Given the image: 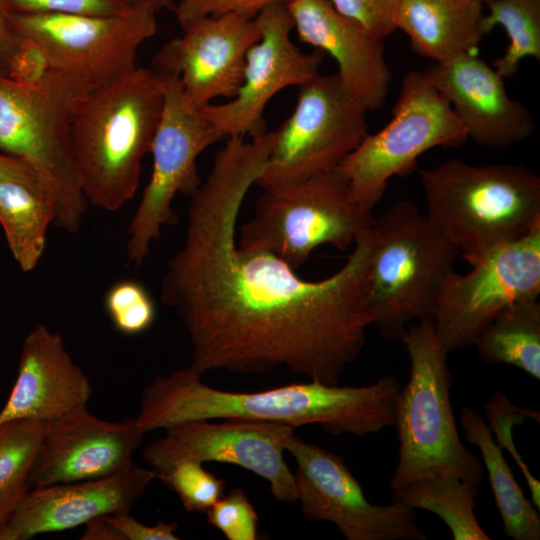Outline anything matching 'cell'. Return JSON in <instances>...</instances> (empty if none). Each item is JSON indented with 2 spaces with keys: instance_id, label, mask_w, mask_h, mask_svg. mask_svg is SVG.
<instances>
[{
  "instance_id": "cell-1",
  "label": "cell",
  "mask_w": 540,
  "mask_h": 540,
  "mask_svg": "<svg viewBox=\"0 0 540 540\" xmlns=\"http://www.w3.org/2000/svg\"><path fill=\"white\" fill-rule=\"evenodd\" d=\"M226 139L190 196L183 245L161 281V302L177 313L190 341L189 366L201 376L285 368L339 384L372 326L370 229L356 240L346 263L320 281L300 278L270 252L239 247V212L265 167L274 135Z\"/></svg>"
},
{
  "instance_id": "cell-2",
  "label": "cell",
  "mask_w": 540,
  "mask_h": 540,
  "mask_svg": "<svg viewBox=\"0 0 540 540\" xmlns=\"http://www.w3.org/2000/svg\"><path fill=\"white\" fill-rule=\"evenodd\" d=\"M201 377L190 366L157 375L143 388L138 425L148 433L190 420L240 418L364 437L394 427L401 389L393 374L364 386L309 380L255 392L213 388Z\"/></svg>"
},
{
  "instance_id": "cell-3",
  "label": "cell",
  "mask_w": 540,
  "mask_h": 540,
  "mask_svg": "<svg viewBox=\"0 0 540 540\" xmlns=\"http://www.w3.org/2000/svg\"><path fill=\"white\" fill-rule=\"evenodd\" d=\"M163 101L160 76L151 68L136 67L95 87L79 103L71 122V143L88 204L116 211L135 196Z\"/></svg>"
},
{
  "instance_id": "cell-4",
  "label": "cell",
  "mask_w": 540,
  "mask_h": 540,
  "mask_svg": "<svg viewBox=\"0 0 540 540\" xmlns=\"http://www.w3.org/2000/svg\"><path fill=\"white\" fill-rule=\"evenodd\" d=\"M95 87L88 79L46 66L29 81L0 71V149L25 162L53 201V225L77 233L87 210L77 178L71 122Z\"/></svg>"
},
{
  "instance_id": "cell-5",
  "label": "cell",
  "mask_w": 540,
  "mask_h": 540,
  "mask_svg": "<svg viewBox=\"0 0 540 540\" xmlns=\"http://www.w3.org/2000/svg\"><path fill=\"white\" fill-rule=\"evenodd\" d=\"M419 175L427 217L470 265L540 224V178L524 165L450 159Z\"/></svg>"
},
{
  "instance_id": "cell-6",
  "label": "cell",
  "mask_w": 540,
  "mask_h": 540,
  "mask_svg": "<svg viewBox=\"0 0 540 540\" xmlns=\"http://www.w3.org/2000/svg\"><path fill=\"white\" fill-rule=\"evenodd\" d=\"M402 343L409 358V376L396 402L399 452L391 492L443 475L480 486L484 468L461 441L450 399L448 353L439 343L432 321L410 325Z\"/></svg>"
},
{
  "instance_id": "cell-7",
  "label": "cell",
  "mask_w": 540,
  "mask_h": 540,
  "mask_svg": "<svg viewBox=\"0 0 540 540\" xmlns=\"http://www.w3.org/2000/svg\"><path fill=\"white\" fill-rule=\"evenodd\" d=\"M368 310L382 339L400 341L412 321L432 320L459 248L412 202L402 200L370 228Z\"/></svg>"
},
{
  "instance_id": "cell-8",
  "label": "cell",
  "mask_w": 540,
  "mask_h": 540,
  "mask_svg": "<svg viewBox=\"0 0 540 540\" xmlns=\"http://www.w3.org/2000/svg\"><path fill=\"white\" fill-rule=\"evenodd\" d=\"M262 190L237 244L270 252L293 270L321 245L347 250L374 220L372 212L352 199L338 169Z\"/></svg>"
},
{
  "instance_id": "cell-9",
  "label": "cell",
  "mask_w": 540,
  "mask_h": 540,
  "mask_svg": "<svg viewBox=\"0 0 540 540\" xmlns=\"http://www.w3.org/2000/svg\"><path fill=\"white\" fill-rule=\"evenodd\" d=\"M467 139L461 120L426 71H411L402 79L391 120L368 133L337 169L352 199L371 212L390 179L414 169L424 152L456 148Z\"/></svg>"
},
{
  "instance_id": "cell-10",
  "label": "cell",
  "mask_w": 540,
  "mask_h": 540,
  "mask_svg": "<svg viewBox=\"0 0 540 540\" xmlns=\"http://www.w3.org/2000/svg\"><path fill=\"white\" fill-rule=\"evenodd\" d=\"M367 112L337 72L317 74L299 87L293 112L274 130L256 184L283 186L336 170L369 133Z\"/></svg>"
},
{
  "instance_id": "cell-11",
  "label": "cell",
  "mask_w": 540,
  "mask_h": 540,
  "mask_svg": "<svg viewBox=\"0 0 540 540\" xmlns=\"http://www.w3.org/2000/svg\"><path fill=\"white\" fill-rule=\"evenodd\" d=\"M158 75L163 83L164 101L150 148L152 174L127 229V261L136 266L147 257L162 227L178 223L172 207L175 196L190 197L200 186V154L226 139L202 111L186 101L178 75Z\"/></svg>"
},
{
  "instance_id": "cell-12",
  "label": "cell",
  "mask_w": 540,
  "mask_h": 540,
  "mask_svg": "<svg viewBox=\"0 0 540 540\" xmlns=\"http://www.w3.org/2000/svg\"><path fill=\"white\" fill-rule=\"evenodd\" d=\"M156 14L147 5H130L108 15L7 13L14 30L46 66L80 75L96 86L137 67L139 48L157 30Z\"/></svg>"
},
{
  "instance_id": "cell-13",
  "label": "cell",
  "mask_w": 540,
  "mask_h": 540,
  "mask_svg": "<svg viewBox=\"0 0 540 540\" xmlns=\"http://www.w3.org/2000/svg\"><path fill=\"white\" fill-rule=\"evenodd\" d=\"M464 275L451 273L439 292L432 323L449 354L469 347L505 307L540 294V224L494 249Z\"/></svg>"
},
{
  "instance_id": "cell-14",
  "label": "cell",
  "mask_w": 540,
  "mask_h": 540,
  "mask_svg": "<svg viewBox=\"0 0 540 540\" xmlns=\"http://www.w3.org/2000/svg\"><path fill=\"white\" fill-rule=\"evenodd\" d=\"M285 451L296 462V501L304 518L334 524L347 540H427L415 509L371 503L345 460L294 433Z\"/></svg>"
},
{
  "instance_id": "cell-15",
  "label": "cell",
  "mask_w": 540,
  "mask_h": 540,
  "mask_svg": "<svg viewBox=\"0 0 540 540\" xmlns=\"http://www.w3.org/2000/svg\"><path fill=\"white\" fill-rule=\"evenodd\" d=\"M220 420H190L165 428L164 436L145 446L144 460L153 472L184 459L237 465L266 480L276 500L296 502L294 473L283 457L285 441L296 428L271 421Z\"/></svg>"
},
{
  "instance_id": "cell-16",
  "label": "cell",
  "mask_w": 540,
  "mask_h": 540,
  "mask_svg": "<svg viewBox=\"0 0 540 540\" xmlns=\"http://www.w3.org/2000/svg\"><path fill=\"white\" fill-rule=\"evenodd\" d=\"M259 40L247 52L236 95L201 111L225 138H251L267 131L264 111L281 90L302 86L319 74L325 54L303 52L291 39L292 18L284 3L272 4L256 17Z\"/></svg>"
},
{
  "instance_id": "cell-17",
  "label": "cell",
  "mask_w": 540,
  "mask_h": 540,
  "mask_svg": "<svg viewBox=\"0 0 540 540\" xmlns=\"http://www.w3.org/2000/svg\"><path fill=\"white\" fill-rule=\"evenodd\" d=\"M182 31L161 46L150 68L178 75L186 101L197 110L216 98L232 99L242 83L247 52L260 38L256 19L236 13L209 15Z\"/></svg>"
},
{
  "instance_id": "cell-18",
  "label": "cell",
  "mask_w": 540,
  "mask_h": 540,
  "mask_svg": "<svg viewBox=\"0 0 540 540\" xmlns=\"http://www.w3.org/2000/svg\"><path fill=\"white\" fill-rule=\"evenodd\" d=\"M145 434L135 417L111 422L87 407L74 410L47 423L28 485L33 489L115 474L135 463Z\"/></svg>"
},
{
  "instance_id": "cell-19",
  "label": "cell",
  "mask_w": 540,
  "mask_h": 540,
  "mask_svg": "<svg viewBox=\"0 0 540 540\" xmlns=\"http://www.w3.org/2000/svg\"><path fill=\"white\" fill-rule=\"evenodd\" d=\"M153 479L152 470L133 463L106 477L30 489L0 540H27L73 529L100 516L130 513Z\"/></svg>"
},
{
  "instance_id": "cell-20",
  "label": "cell",
  "mask_w": 540,
  "mask_h": 540,
  "mask_svg": "<svg viewBox=\"0 0 540 540\" xmlns=\"http://www.w3.org/2000/svg\"><path fill=\"white\" fill-rule=\"evenodd\" d=\"M425 71L477 145L504 149L534 134L528 108L509 97L504 78L476 53L435 63Z\"/></svg>"
},
{
  "instance_id": "cell-21",
  "label": "cell",
  "mask_w": 540,
  "mask_h": 540,
  "mask_svg": "<svg viewBox=\"0 0 540 540\" xmlns=\"http://www.w3.org/2000/svg\"><path fill=\"white\" fill-rule=\"evenodd\" d=\"M284 5L299 40L335 60L342 82L367 111L382 108L392 79L383 39L341 14L330 0H286Z\"/></svg>"
},
{
  "instance_id": "cell-22",
  "label": "cell",
  "mask_w": 540,
  "mask_h": 540,
  "mask_svg": "<svg viewBox=\"0 0 540 540\" xmlns=\"http://www.w3.org/2000/svg\"><path fill=\"white\" fill-rule=\"evenodd\" d=\"M91 394L90 380L73 361L62 336L38 324L24 338L0 425L15 420L53 421L87 407Z\"/></svg>"
},
{
  "instance_id": "cell-23",
  "label": "cell",
  "mask_w": 540,
  "mask_h": 540,
  "mask_svg": "<svg viewBox=\"0 0 540 540\" xmlns=\"http://www.w3.org/2000/svg\"><path fill=\"white\" fill-rule=\"evenodd\" d=\"M481 0H398L393 15L413 51L440 63L475 53L483 36Z\"/></svg>"
},
{
  "instance_id": "cell-24",
  "label": "cell",
  "mask_w": 540,
  "mask_h": 540,
  "mask_svg": "<svg viewBox=\"0 0 540 540\" xmlns=\"http://www.w3.org/2000/svg\"><path fill=\"white\" fill-rule=\"evenodd\" d=\"M460 426L467 441L481 453L505 535L514 540H539V510L516 482L488 423L476 410L464 407Z\"/></svg>"
},
{
  "instance_id": "cell-25",
  "label": "cell",
  "mask_w": 540,
  "mask_h": 540,
  "mask_svg": "<svg viewBox=\"0 0 540 540\" xmlns=\"http://www.w3.org/2000/svg\"><path fill=\"white\" fill-rule=\"evenodd\" d=\"M54 215V203L40 186L0 180V225L22 271L30 272L38 265Z\"/></svg>"
},
{
  "instance_id": "cell-26",
  "label": "cell",
  "mask_w": 540,
  "mask_h": 540,
  "mask_svg": "<svg viewBox=\"0 0 540 540\" xmlns=\"http://www.w3.org/2000/svg\"><path fill=\"white\" fill-rule=\"evenodd\" d=\"M479 357L507 364L540 379V303L538 298L513 302L500 311L477 337Z\"/></svg>"
},
{
  "instance_id": "cell-27",
  "label": "cell",
  "mask_w": 540,
  "mask_h": 540,
  "mask_svg": "<svg viewBox=\"0 0 540 540\" xmlns=\"http://www.w3.org/2000/svg\"><path fill=\"white\" fill-rule=\"evenodd\" d=\"M480 486L454 475L417 481L393 492V501L429 511L443 520L454 540H490L475 516Z\"/></svg>"
},
{
  "instance_id": "cell-28",
  "label": "cell",
  "mask_w": 540,
  "mask_h": 540,
  "mask_svg": "<svg viewBox=\"0 0 540 540\" xmlns=\"http://www.w3.org/2000/svg\"><path fill=\"white\" fill-rule=\"evenodd\" d=\"M48 422L15 420L0 425V539L30 490L28 475Z\"/></svg>"
},
{
  "instance_id": "cell-29",
  "label": "cell",
  "mask_w": 540,
  "mask_h": 540,
  "mask_svg": "<svg viewBox=\"0 0 540 540\" xmlns=\"http://www.w3.org/2000/svg\"><path fill=\"white\" fill-rule=\"evenodd\" d=\"M487 6L483 33L501 26L509 39L505 53L495 59L493 67L502 78H511L525 58L540 60V0H493Z\"/></svg>"
},
{
  "instance_id": "cell-30",
  "label": "cell",
  "mask_w": 540,
  "mask_h": 540,
  "mask_svg": "<svg viewBox=\"0 0 540 540\" xmlns=\"http://www.w3.org/2000/svg\"><path fill=\"white\" fill-rule=\"evenodd\" d=\"M166 487L179 498L188 513H206L225 492L223 479L194 460H179L154 472Z\"/></svg>"
},
{
  "instance_id": "cell-31",
  "label": "cell",
  "mask_w": 540,
  "mask_h": 540,
  "mask_svg": "<svg viewBox=\"0 0 540 540\" xmlns=\"http://www.w3.org/2000/svg\"><path fill=\"white\" fill-rule=\"evenodd\" d=\"M104 308L121 334L139 335L147 331L156 319V305L148 289L133 279L111 285L104 296Z\"/></svg>"
},
{
  "instance_id": "cell-32",
  "label": "cell",
  "mask_w": 540,
  "mask_h": 540,
  "mask_svg": "<svg viewBox=\"0 0 540 540\" xmlns=\"http://www.w3.org/2000/svg\"><path fill=\"white\" fill-rule=\"evenodd\" d=\"M485 410L489 420L488 425L492 433L497 437L496 441L514 456L529 486L533 504L539 510L540 481L532 475L512 441L513 426L521 425L527 418L539 422V412L514 405L501 391L495 392L489 402L486 403Z\"/></svg>"
},
{
  "instance_id": "cell-33",
  "label": "cell",
  "mask_w": 540,
  "mask_h": 540,
  "mask_svg": "<svg viewBox=\"0 0 540 540\" xmlns=\"http://www.w3.org/2000/svg\"><path fill=\"white\" fill-rule=\"evenodd\" d=\"M207 521L228 540H256L258 515L246 493L235 487L207 512Z\"/></svg>"
},
{
  "instance_id": "cell-34",
  "label": "cell",
  "mask_w": 540,
  "mask_h": 540,
  "mask_svg": "<svg viewBox=\"0 0 540 540\" xmlns=\"http://www.w3.org/2000/svg\"><path fill=\"white\" fill-rule=\"evenodd\" d=\"M7 13L16 14H91L118 13L130 5L122 0H0Z\"/></svg>"
},
{
  "instance_id": "cell-35",
  "label": "cell",
  "mask_w": 540,
  "mask_h": 540,
  "mask_svg": "<svg viewBox=\"0 0 540 540\" xmlns=\"http://www.w3.org/2000/svg\"><path fill=\"white\" fill-rule=\"evenodd\" d=\"M337 11L383 39L396 29L393 15L398 0H330Z\"/></svg>"
},
{
  "instance_id": "cell-36",
  "label": "cell",
  "mask_w": 540,
  "mask_h": 540,
  "mask_svg": "<svg viewBox=\"0 0 540 540\" xmlns=\"http://www.w3.org/2000/svg\"><path fill=\"white\" fill-rule=\"evenodd\" d=\"M286 0H179L175 15L181 28L190 22L209 15L236 13L255 18L266 7Z\"/></svg>"
},
{
  "instance_id": "cell-37",
  "label": "cell",
  "mask_w": 540,
  "mask_h": 540,
  "mask_svg": "<svg viewBox=\"0 0 540 540\" xmlns=\"http://www.w3.org/2000/svg\"><path fill=\"white\" fill-rule=\"evenodd\" d=\"M108 521L119 531L124 540H178L176 522L159 520L154 525L140 523L130 513L107 515Z\"/></svg>"
},
{
  "instance_id": "cell-38",
  "label": "cell",
  "mask_w": 540,
  "mask_h": 540,
  "mask_svg": "<svg viewBox=\"0 0 540 540\" xmlns=\"http://www.w3.org/2000/svg\"><path fill=\"white\" fill-rule=\"evenodd\" d=\"M22 45V39L11 25L7 12L0 6V71L8 74Z\"/></svg>"
},
{
  "instance_id": "cell-39",
  "label": "cell",
  "mask_w": 540,
  "mask_h": 540,
  "mask_svg": "<svg viewBox=\"0 0 540 540\" xmlns=\"http://www.w3.org/2000/svg\"><path fill=\"white\" fill-rule=\"evenodd\" d=\"M5 179L19 180L41 187L36 174L25 162L9 154L0 153V180Z\"/></svg>"
},
{
  "instance_id": "cell-40",
  "label": "cell",
  "mask_w": 540,
  "mask_h": 540,
  "mask_svg": "<svg viewBox=\"0 0 540 540\" xmlns=\"http://www.w3.org/2000/svg\"><path fill=\"white\" fill-rule=\"evenodd\" d=\"M80 539L82 540H124L119 531L108 521L107 515L88 521Z\"/></svg>"
},
{
  "instance_id": "cell-41",
  "label": "cell",
  "mask_w": 540,
  "mask_h": 540,
  "mask_svg": "<svg viewBox=\"0 0 540 540\" xmlns=\"http://www.w3.org/2000/svg\"><path fill=\"white\" fill-rule=\"evenodd\" d=\"M128 5H147L152 7L157 13L163 9L173 10L176 3L174 0H122Z\"/></svg>"
},
{
  "instance_id": "cell-42",
  "label": "cell",
  "mask_w": 540,
  "mask_h": 540,
  "mask_svg": "<svg viewBox=\"0 0 540 540\" xmlns=\"http://www.w3.org/2000/svg\"><path fill=\"white\" fill-rule=\"evenodd\" d=\"M481 1H482L484 4L487 5L488 3H490V2L493 1V0H481Z\"/></svg>"
}]
</instances>
